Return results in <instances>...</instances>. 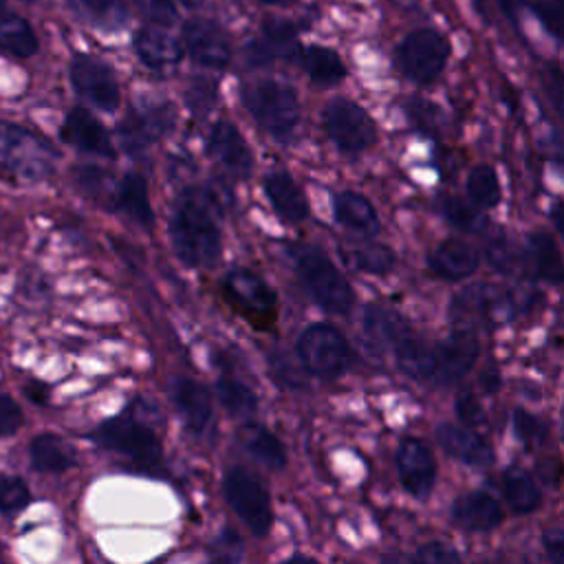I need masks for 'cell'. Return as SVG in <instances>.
<instances>
[{"instance_id": "obj_46", "label": "cell", "mask_w": 564, "mask_h": 564, "mask_svg": "<svg viewBox=\"0 0 564 564\" xmlns=\"http://www.w3.org/2000/svg\"><path fill=\"white\" fill-rule=\"evenodd\" d=\"M214 104V86L209 82H205L203 77H194L187 90V106L194 112H205L209 106Z\"/></svg>"}, {"instance_id": "obj_51", "label": "cell", "mask_w": 564, "mask_h": 564, "mask_svg": "<svg viewBox=\"0 0 564 564\" xmlns=\"http://www.w3.org/2000/svg\"><path fill=\"white\" fill-rule=\"evenodd\" d=\"M498 2V7L502 9V13H505V18L513 24V26H518V18H520V7H522V2L520 0H496Z\"/></svg>"}, {"instance_id": "obj_15", "label": "cell", "mask_w": 564, "mask_h": 564, "mask_svg": "<svg viewBox=\"0 0 564 564\" xmlns=\"http://www.w3.org/2000/svg\"><path fill=\"white\" fill-rule=\"evenodd\" d=\"M207 152L234 178L242 181L253 170V154L240 130L229 121H216L207 137Z\"/></svg>"}, {"instance_id": "obj_53", "label": "cell", "mask_w": 564, "mask_h": 564, "mask_svg": "<svg viewBox=\"0 0 564 564\" xmlns=\"http://www.w3.org/2000/svg\"><path fill=\"white\" fill-rule=\"evenodd\" d=\"M280 564H317V562L313 557H308V555H293V557L280 562Z\"/></svg>"}, {"instance_id": "obj_19", "label": "cell", "mask_w": 564, "mask_h": 564, "mask_svg": "<svg viewBox=\"0 0 564 564\" xmlns=\"http://www.w3.org/2000/svg\"><path fill=\"white\" fill-rule=\"evenodd\" d=\"M264 196L269 198L275 216L286 225H300L308 216V203L302 187L284 170L269 172L262 178Z\"/></svg>"}, {"instance_id": "obj_27", "label": "cell", "mask_w": 564, "mask_h": 564, "mask_svg": "<svg viewBox=\"0 0 564 564\" xmlns=\"http://www.w3.org/2000/svg\"><path fill=\"white\" fill-rule=\"evenodd\" d=\"M397 366L401 372L416 381H430L434 368V346L416 337L408 330L394 346H392Z\"/></svg>"}, {"instance_id": "obj_5", "label": "cell", "mask_w": 564, "mask_h": 564, "mask_svg": "<svg viewBox=\"0 0 564 564\" xmlns=\"http://www.w3.org/2000/svg\"><path fill=\"white\" fill-rule=\"evenodd\" d=\"M95 441L106 449L130 456L141 469H156L161 463V441L154 427L134 416L132 410L104 421L95 430Z\"/></svg>"}, {"instance_id": "obj_57", "label": "cell", "mask_w": 564, "mask_h": 564, "mask_svg": "<svg viewBox=\"0 0 564 564\" xmlns=\"http://www.w3.org/2000/svg\"><path fill=\"white\" fill-rule=\"evenodd\" d=\"M4 2H7V0H0V9H2V4H4Z\"/></svg>"}, {"instance_id": "obj_16", "label": "cell", "mask_w": 564, "mask_h": 564, "mask_svg": "<svg viewBox=\"0 0 564 564\" xmlns=\"http://www.w3.org/2000/svg\"><path fill=\"white\" fill-rule=\"evenodd\" d=\"M59 137L64 143H68L70 148H75L84 154H95V156H104V159L115 156V148H112L108 130L86 108L77 106L66 115V119L59 128Z\"/></svg>"}, {"instance_id": "obj_38", "label": "cell", "mask_w": 564, "mask_h": 564, "mask_svg": "<svg viewBox=\"0 0 564 564\" xmlns=\"http://www.w3.org/2000/svg\"><path fill=\"white\" fill-rule=\"evenodd\" d=\"M441 212L449 220V225H454L456 229L467 231V234L478 231L485 223L480 209H476L471 203H467L458 196H445L441 200Z\"/></svg>"}, {"instance_id": "obj_33", "label": "cell", "mask_w": 564, "mask_h": 564, "mask_svg": "<svg viewBox=\"0 0 564 564\" xmlns=\"http://www.w3.org/2000/svg\"><path fill=\"white\" fill-rule=\"evenodd\" d=\"M529 258L533 273L551 284L562 282V256L555 238L546 231H533L529 236Z\"/></svg>"}, {"instance_id": "obj_22", "label": "cell", "mask_w": 564, "mask_h": 564, "mask_svg": "<svg viewBox=\"0 0 564 564\" xmlns=\"http://www.w3.org/2000/svg\"><path fill=\"white\" fill-rule=\"evenodd\" d=\"M134 53L143 66L152 70H170L183 59L181 42L159 26H143L132 40Z\"/></svg>"}, {"instance_id": "obj_29", "label": "cell", "mask_w": 564, "mask_h": 564, "mask_svg": "<svg viewBox=\"0 0 564 564\" xmlns=\"http://www.w3.org/2000/svg\"><path fill=\"white\" fill-rule=\"evenodd\" d=\"M31 460L33 467L48 474L66 471L75 465V449L68 441L57 434H40L31 441Z\"/></svg>"}, {"instance_id": "obj_47", "label": "cell", "mask_w": 564, "mask_h": 564, "mask_svg": "<svg viewBox=\"0 0 564 564\" xmlns=\"http://www.w3.org/2000/svg\"><path fill=\"white\" fill-rule=\"evenodd\" d=\"M22 423V412H20V405L7 397V394H0V436H7V434H13Z\"/></svg>"}, {"instance_id": "obj_50", "label": "cell", "mask_w": 564, "mask_h": 564, "mask_svg": "<svg viewBox=\"0 0 564 564\" xmlns=\"http://www.w3.org/2000/svg\"><path fill=\"white\" fill-rule=\"evenodd\" d=\"M549 73H551V77H549L546 84L553 88V90H551V99H553L555 108L560 110V99H562V73H560L557 66H551Z\"/></svg>"}, {"instance_id": "obj_42", "label": "cell", "mask_w": 564, "mask_h": 564, "mask_svg": "<svg viewBox=\"0 0 564 564\" xmlns=\"http://www.w3.org/2000/svg\"><path fill=\"white\" fill-rule=\"evenodd\" d=\"M134 9L156 26H172L178 18L172 0H130Z\"/></svg>"}, {"instance_id": "obj_35", "label": "cell", "mask_w": 564, "mask_h": 564, "mask_svg": "<svg viewBox=\"0 0 564 564\" xmlns=\"http://www.w3.org/2000/svg\"><path fill=\"white\" fill-rule=\"evenodd\" d=\"M467 194H469V203L476 209H494L502 198L496 170L487 163L474 165L467 176Z\"/></svg>"}, {"instance_id": "obj_37", "label": "cell", "mask_w": 564, "mask_h": 564, "mask_svg": "<svg viewBox=\"0 0 564 564\" xmlns=\"http://www.w3.org/2000/svg\"><path fill=\"white\" fill-rule=\"evenodd\" d=\"M348 256H350L348 260L352 262L355 269H359L364 273H370V275H386V273L392 271V267L397 262L394 251L388 245H381V242L359 245Z\"/></svg>"}, {"instance_id": "obj_8", "label": "cell", "mask_w": 564, "mask_h": 564, "mask_svg": "<svg viewBox=\"0 0 564 564\" xmlns=\"http://www.w3.org/2000/svg\"><path fill=\"white\" fill-rule=\"evenodd\" d=\"M399 70L416 82V84H430L434 82L449 57V42L434 29H416L410 31L394 51Z\"/></svg>"}, {"instance_id": "obj_23", "label": "cell", "mask_w": 564, "mask_h": 564, "mask_svg": "<svg viewBox=\"0 0 564 564\" xmlns=\"http://www.w3.org/2000/svg\"><path fill=\"white\" fill-rule=\"evenodd\" d=\"M170 397L189 432H205L212 421V397L207 388L194 379L176 377L170 386Z\"/></svg>"}, {"instance_id": "obj_34", "label": "cell", "mask_w": 564, "mask_h": 564, "mask_svg": "<svg viewBox=\"0 0 564 564\" xmlns=\"http://www.w3.org/2000/svg\"><path fill=\"white\" fill-rule=\"evenodd\" d=\"M364 328H366V335L372 341H377V344H381L386 348H392L410 330V326L403 322L401 315H397L390 308L377 306V304L366 308Z\"/></svg>"}, {"instance_id": "obj_31", "label": "cell", "mask_w": 564, "mask_h": 564, "mask_svg": "<svg viewBox=\"0 0 564 564\" xmlns=\"http://www.w3.org/2000/svg\"><path fill=\"white\" fill-rule=\"evenodd\" d=\"M502 494L511 511L516 513H531L538 509L542 496L540 487L535 485L533 476L522 467H509L502 474Z\"/></svg>"}, {"instance_id": "obj_10", "label": "cell", "mask_w": 564, "mask_h": 564, "mask_svg": "<svg viewBox=\"0 0 564 564\" xmlns=\"http://www.w3.org/2000/svg\"><path fill=\"white\" fill-rule=\"evenodd\" d=\"M227 302L256 324H269L275 315V293L258 273L249 269H231L223 278Z\"/></svg>"}, {"instance_id": "obj_52", "label": "cell", "mask_w": 564, "mask_h": 564, "mask_svg": "<svg viewBox=\"0 0 564 564\" xmlns=\"http://www.w3.org/2000/svg\"><path fill=\"white\" fill-rule=\"evenodd\" d=\"M24 394L35 401V403H46L48 401V388L40 381H31L26 388H24Z\"/></svg>"}, {"instance_id": "obj_55", "label": "cell", "mask_w": 564, "mask_h": 564, "mask_svg": "<svg viewBox=\"0 0 564 564\" xmlns=\"http://www.w3.org/2000/svg\"><path fill=\"white\" fill-rule=\"evenodd\" d=\"M181 4H185V7H189V9H196V7H200L205 0H178Z\"/></svg>"}, {"instance_id": "obj_32", "label": "cell", "mask_w": 564, "mask_h": 564, "mask_svg": "<svg viewBox=\"0 0 564 564\" xmlns=\"http://www.w3.org/2000/svg\"><path fill=\"white\" fill-rule=\"evenodd\" d=\"M40 48L37 44V35L33 31V26L29 24V20H24L22 15L15 13H4L0 15V51L26 59L31 55H35Z\"/></svg>"}, {"instance_id": "obj_12", "label": "cell", "mask_w": 564, "mask_h": 564, "mask_svg": "<svg viewBox=\"0 0 564 564\" xmlns=\"http://www.w3.org/2000/svg\"><path fill=\"white\" fill-rule=\"evenodd\" d=\"M478 339L471 328H456L447 339L434 344L432 379L438 386H452L460 381L476 364Z\"/></svg>"}, {"instance_id": "obj_1", "label": "cell", "mask_w": 564, "mask_h": 564, "mask_svg": "<svg viewBox=\"0 0 564 564\" xmlns=\"http://www.w3.org/2000/svg\"><path fill=\"white\" fill-rule=\"evenodd\" d=\"M167 234L176 258L187 267H212L220 256V205L212 189L189 185L172 203Z\"/></svg>"}, {"instance_id": "obj_43", "label": "cell", "mask_w": 564, "mask_h": 564, "mask_svg": "<svg viewBox=\"0 0 564 564\" xmlns=\"http://www.w3.org/2000/svg\"><path fill=\"white\" fill-rule=\"evenodd\" d=\"M454 410H456V416L460 423H465V427H476V425H482L485 423V410L480 405V401L476 399L474 392L469 390H463L458 392L456 397V403H454Z\"/></svg>"}, {"instance_id": "obj_49", "label": "cell", "mask_w": 564, "mask_h": 564, "mask_svg": "<svg viewBox=\"0 0 564 564\" xmlns=\"http://www.w3.org/2000/svg\"><path fill=\"white\" fill-rule=\"evenodd\" d=\"M544 553L551 564H562V553H564V533L562 527H551L544 531Z\"/></svg>"}, {"instance_id": "obj_56", "label": "cell", "mask_w": 564, "mask_h": 564, "mask_svg": "<svg viewBox=\"0 0 564 564\" xmlns=\"http://www.w3.org/2000/svg\"><path fill=\"white\" fill-rule=\"evenodd\" d=\"M551 2H555V4H560V7H562V0H551Z\"/></svg>"}, {"instance_id": "obj_17", "label": "cell", "mask_w": 564, "mask_h": 564, "mask_svg": "<svg viewBox=\"0 0 564 564\" xmlns=\"http://www.w3.org/2000/svg\"><path fill=\"white\" fill-rule=\"evenodd\" d=\"M106 205L112 212L137 223L139 227H152L154 212L150 205L148 183L139 172H128L121 178L112 181L110 192L106 196Z\"/></svg>"}, {"instance_id": "obj_25", "label": "cell", "mask_w": 564, "mask_h": 564, "mask_svg": "<svg viewBox=\"0 0 564 564\" xmlns=\"http://www.w3.org/2000/svg\"><path fill=\"white\" fill-rule=\"evenodd\" d=\"M333 214L339 225L355 234L375 236L379 231V214L370 198H366L359 192H337L333 196Z\"/></svg>"}, {"instance_id": "obj_4", "label": "cell", "mask_w": 564, "mask_h": 564, "mask_svg": "<svg viewBox=\"0 0 564 564\" xmlns=\"http://www.w3.org/2000/svg\"><path fill=\"white\" fill-rule=\"evenodd\" d=\"M245 108L273 139L289 141L300 123V99L293 86L278 79H260L242 88Z\"/></svg>"}, {"instance_id": "obj_3", "label": "cell", "mask_w": 564, "mask_h": 564, "mask_svg": "<svg viewBox=\"0 0 564 564\" xmlns=\"http://www.w3.org/2000/svg\"><path fill=\"white\" fill-rule=\"evenodd\" d=\"M59 154L33 130L0 119V172L22 183H37L55 172Z\"/></svg>"}, {"instance_id": "obj_41", "label": "cell", "mask_w": 564, "mask_h": 564, "mask_svg": "<svg viewBox=\"0 0 564 564\" xmlns=\"http://www.w3.org/2000/svg\"><path fill=\"white\" fill-rule=\"evenodd\" d=\"M212 564H238L242 557V540L234 529L220 531V535L212 542Z\"/></svg>"}, {"instance_id": "obj_39", "label": "cell", "mask_w": 564, "mask_h": 564, "mask_svg": "<svg viewBox=\"0 0 564 564\" xmlns=\"http://www.w3.org/2000/svg\"><path fill=\"white\" fill-rule=\"evenodd\" d=\"M31 502L29 487L18 476H0V511L4 516H18Z\"/></svg>"}, {"instance_id": "obj_30", "label": "cell", "mask_w": 564, "mask_h": 564, "mask_svg": "<svg viewBox=\"0 0 564 564\" xmlns=\"http://www.w3.org/2000/svg\"><path fill=\"white\" fill-rule=\"evenodd\" d=\"M68 7L84 22L99 31L115 33L128 22V9L123 0H66Z\"/></svg>"}, {"instance_id": "obj_24", "label": "cell", "mask_w": 564, "mask_h": 564, "mask_svg": "<svg viewBox=\"0 0 564 564\" xmlns=\"http://www.w3.org/2000/svg\"><path fill=\"white\" fill-rule=\"evenodd\" d=\"M452 520L467 531H491L502 522V509L494 496L467 491L454 500Z\"/></svg>"}, {"instance_id": "obj_21", "label": "cell", "mask_w": 564, "mask_h": 564, "mask_svg": "<svg viewBox=\"0 0 564 564\" xmlns=\"http://www.w3.org/2000/svg\"><path fill=\"white\" fill-rule=\"evenodd\" d=\"M436 441L452 458L471 465V467H489L494 465V449L489 443L478 436L474 430L456 423H441L436 427Z\"/></svg>"}, {"instance_id": "obj_11", "label": "cell", "mask_w": 564, "mask_h": 564, "mask_svg": "<svg viewBox=\"0 0 564 564\" xmlns=\"http://www.w3.org/2000/svg\"><path fill=\"white\" fill-rule=\"evenodd\" d=\"M70 84L73 90L86 99L90 106L115 112L121 101L119 82L112 73V68L93 55H75L70 62Z\"/></svg>"}, {"instance_id": "obj_18", "label": "cell", "mask_w": 564, "mask_h": 564, "mask_svg": "<svg viewBox=\"0 0 564 564\" xmlns=\"http://www.w3.org/2000/svg\"><path fill=\"white\" fill-rule=\"evenodd\" d=\"M172 110L163 104L132 110L130 117L119 126L121 145L128 152H139L156 141L161 134H165L172 128Z\"/></svg>"}, {"instance_id": "obj_54", "label": "cell", "mask_w": 564, "mask_h": 564, "mask_svg": "<svg viewBox=\"0 0 564 564\" xmlns=\"http://www.w3.org/2000/svg\"><path fill=\"white\" fill-rule=\"evenodd\" d=\"M260 4H269V7H286V4H291V2H295V0H258Z\"/></svg>"}, {"instance_id": "obj_9", "label": "cell", "mask_w": 564, "mask_h": 564, "mask_svg": "<svg viewBox=\"0 0 564 564\" xmlns=\"http://www.w3.org/2000/svg\"><path fill=\"white\" fill-rule=\"evenodd\" d=\"M223 487H225V498L229 507L247 524V529L258 538L267 535L271 529L273 513H271L269 494L262 487V482L256 476H251L247 469L231 467L225 474Z\"/></svg>"}, {"instance_id": "obj_14", "label": "cell", "mask_w": 564, "mask_h": 564, "mask_svg": "<svg viewBox=\"0 0 564 564\" xmlns=\"http://www.w3.org/2000/svg\"><path fill=\"white\" fill-rule=\"evenodd\" d=\"M397 469L405 491L419 500L427 498L436 482V458L419 438H403L397 449Z\"/></svg>"}, {"instance_id": "obj_40", "label": "cell", "mask_w": 564, "mask_h": 564, "mask_svg": "<svg viewBox=\"0 0 564 564\" xmlns=\"http://www.w3.org/2000/svg\"><path fill=\"white\" fill-rule=\"evenodd\" d=\"M513 432L516 436L529 445V447H535V445H542L546 434H549V427L542 419H538L535 414L527 412V410H516L513 412Z\"/></svg>"}, {"instance_id": "obj_45", "label": "cell", "mask_w": 564, "mask_h": 564, "mask_svg": "<svg viewBox=\"0 0 564 564\" xmlns=\"http://www.w3.org/2000/svg\"><path fill=\"white\" fill-rule=\"evenodd\" d=\"M487 258L489 264L500 273H509L518 264V258L513 256V249L507 245L505 238H491L487 242Z\"/></svg>"}, {"instance_id": "obj_2", "label": "cell", "mask_w": 564, "mask_h": 564, "mask_svg": "<svg viewBox=\"0 0 564 564\" xmlns=\"http://www.w3.org/2000/svg\"><path fill=\"white\" fill-rule=\"evenodd\" d=\"M289 256L297 278L313 302L333 315H346L355 302V291L335 262L313 245H291Z\"/></svg>"}, {"instance_id": "obj_48", "label": "cell", "mask_w": 564, "mask_h": 564, "mask_svg": "<svg viewBox=\"0 0 564 564\" xmlns=\"http://www.w3.org/2000/svg\"><path fill=\"white\" fill-rule=\"evenodd\" d=\"M560 11L562 7L546 0V2H535L533 4V13L538 15V20L542 22V26L557 40L560 37Z\"/></svg>"}, {"instance_id": "obj_20", "label": "cell", "mask_w": 564, "mask_h": 564, "mask_svg": "<svg viewBox=\"0 0 564 564\" xmlns=\"http://www.w3.org/2000/svg\"><path fill=\"white\" fill-rule=\"evenodd\" d=\"M478 251L460 240V238H447L441 240L430 253H427V269L443 280L458 282L469 278L478 269Z\"/></svg>"}, {"instance_id": "obj_28", "label": "cell", "mask_w": 564, "mask_h": 564, "mask_svg": "<svg viewBox=\"0 0 564 564\" xmlns=\"http://www.w3.org/2000/svg\"><path fill=\"white\" fill-rule=\"evenodd\" d=\"M297 59L304 66L311 82L317 86H324V88L335 86L346 77V66H344L339 53L330 46L308 44V46L300 48Z\"/></svg>"}, {"instance_id": "obj_36", "label": "cell", "mask_w": 564, "mask_h": 564, "mask_svg": "<svg viewBox=\"0 0 564 564\" xmlns=\"http://www.w3.org/2000/svg\"><path fill=\"white\" fill-rule=\"evenodd\" d=\"M216 394H218L223 408L236 419H249L258 410L256 392L247 383H242L234 377H220L216 381Z\"/></svg>"}, {"instance_id": "obj_13", "label": "cell", "mask_w": 564, "mask_h": 564, "mask_svg": "<svg viewBox=\"0 0 564 564\" xmlns=\"http://www.w3.org/2000/svg\"><path fill=\"white\" fill-rule=\"evenodd\" d=\"M183 35V46L187 48L189 57L205 66V68H227L231 59V48H229V37L216 24L214 20L207 18H192L183 24L181 29Z\"/></svg>"}, {"instance_id": "obj_7", "label": "cell", "mask_w": 564, "mask_h": 564, "mask_svg": "<svg viewBox=\"0 0 564 564\" xmlns=\"http://www.w3.org/2000/svg\"><path fill=\"white\" fill-rule=\"evenodd\" d=\"M322 126L335 148L344 154H361L377 141V123L352 99L335 97L322 112Z\"/></svg>"}, {"instance_id": "obj_26", "label": "cell", "mask_w": 564, "mask_h": 564, "mask_svg": "<svg viewBox=\"0 0 564 564\" xmlns=\"http://www.w3.org/2000/svg\"><path fill=\"white\" fill-rule=\"evenodd\" d=\"M238 441L245 452L253 456L267 469H282L286 465V452L280 438L260 423H245L238 430Z\"/></svg>"}, {"instance_id": "obj_6", "label": "cell", "mask_w": 564, "mask_h": 564, "mask_svg": "<svg viewBox=\"0 0 564 564\" xmlns=\"http://www.w3.org/2000/svg\"><path fill=\"white\" fill-rule=\"evenodd\" d=\"M297 359L306 372L319 379L339 377L350 364L346 337L330 324H311L297 337Z\"/></svg>"}, {"instance_id": "obj_44", "label": "cell", "mask_w": 564, "mask_h": 564, "mask_svg": "<svg viewBox=\"0 0 564 564\" xmlns=\"http://www.w3.org/2000/svg\"><path fill=\"white\" fill-rule=\"evenodd\" d=\"M412 564H463L454 549H449L443 542H427L423 544L414 557Z\"/></svg>"}]
</instances>
